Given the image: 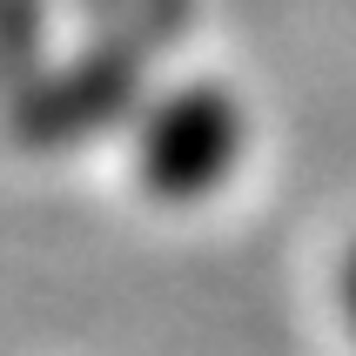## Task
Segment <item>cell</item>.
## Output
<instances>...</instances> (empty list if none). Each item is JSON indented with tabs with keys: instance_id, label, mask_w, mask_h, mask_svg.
<instances>
[{
	"instance_id": "obj_1",
	"label": "cell",
	"mask_w": 356,
	"mask_h": 356,
	"mask_svg": "<svg viewBox=\"0 0 356 356\" xmlns=\"http://www.w3.org/2000/svg\"><path fill=\"white\" fill-rule=\"evenodd\" d=\"M242 148H249V115L236 108V95L195 81V88H175L168 101L148 108L141 141H135V161H141L148 195L202 202V195H216L222 181L236 175Z\"/></svg>"
},
{
	"instance_id": "obj_2",
	"label": "cell",
	"mask_w": 356,
	"mask_h": 356,
	"mask_svg": "<svg viewBox=\"0 0 356 356\" xmlns=\"http://www.w3.org/2000/svg\"><path fill=\"white\" fill-rule=\"evenodd\" d=\"M343 309H350V323H356V249L343 256Z\"/></svg>"
}]
</instances>
